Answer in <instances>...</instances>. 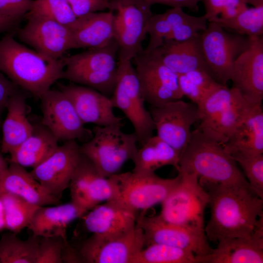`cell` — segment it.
<instances>
[{"mask_svg":"<svg viewBox=\"0 0 263 263\" xmlns=\"http://www.w3.org/2000/svg\"><path fill=\"white\" fill-rule=\"evenodd\" d=\"M178 79L179 87L183 96L187 97L197 106L210 94L193 83L185 74L178 75Z\"/></svg>","mask_w":263,"mask_h":263,"instance_id":"45","label":"cell"},{"mask_svg":"<svg viewBox=\"0 0 263 263\" xmlns=\"http://www.w3.org/2000/svg\"><path fill=\"white\" fill-rule=\"evenodd\" d=\"M33 0H0V14L21 20L30 11Z\"/></svg>","mask_w":263,"mask_h":263,"instance_id":"43","label":"cell"},{"mask_svg":"<svg viewBox=\"0 0 263 263\" xmlns=\"http://www.w3.org/2000/svg\"><path fill=\"white\" fill-rule=\"evenodd\" d=\"M199 41L207 73L219 84L230 80L234 63L247 48L250 38L228 32L214 22H208Z\"/></svg>","mask_w":263,"mask_h":263,"instance_id":"7","label":"cell"},{"mask_svg":"<svg viewBox=\"0 0 263 263\" xmlns=\"http://www.w3.org/2000/svg\"><path fill=\"white\" fill-rule=\"evenodd\" d=\"M87 212L72 201L61 205L40 206L27 228L33 235L38 237H61L67 239L68 225Z\"/></svg>","mask_w":263,"mask_h":263,"instance_id":"21","label":"cell"},{"mask_svg":"<svg viewBox=\"0 0 263 263\" xmlns=\"http://www.w3.org/2000/svg\"><path fill=\"white\" fill-rule=\"evenodd\" d=\"M7 114L2 125L1 152L10 153L32 133L33 126L27 117L25 95L19 91L8 100Z\"/></svg>","mask_w":263,"mask_h":263,"instance_id":"26","label":"cell"},{"mask_svg":"<svg viewBox=\"0 0 263 263\" xmlns=\"http://www.w3.org/2000/svg\"><path fill=\"white\" fill-rule=\"evenodd\" d=\"M116 84L110 98L132 125L140 146L153 136L154 126L132 61H118Z\"/></svg>","mask_w":263,"mask_h":263,"instance_id":"8","label":"cell"},{"mask_svg":"<svg viewBox=\"0 0 263 263\" xmlns=\"http://www.w3.org/2000/svg\"><path fill=\"white\" fill-rule=\"evenodd\" d=\"M40 99L43 114L41 124L58 141H87L92 138L93 131L84 127L72 102L61 91L50 89Z\"/></svg>","mask_w":263,"mask_h":263,"instance_id":"15","label":"cell"},{"mask_svg":"<svg viewBox=\"0 0 263 263\" xmlns=\"http://www.w3.org/2000/svg\"><path fill=\"white\" fill-rule=\"evenodd\" d=\"M20 21L0 14V34L16 29Z\"/></svg>","mask_w":263,"mask_h":263,"instance_id":"50","label":"cell"},{"mask_svg":"<svg viewBox=\"0 0 263 263\" xmlns=\"http://www.w3.org/2000/svg\"><path fill=\"white\" fill-rule=\"evenodd\" d=\"M200 263H263V235L253 232L250 239L223 240Z\"/></svg>","mask_w":263,"mask_h":263,"instance_id":"24","label":"cell"},{"mask_svg":"<svg viewBox=\"0 0 263 263\" xmlns=\"http://www.w3.org/2000/svg\"><path fill=\"white\" fill-rule=\"evenodd\" d=\"M170 31V26L163 13L153 14L147 30V35L149 36V43L144 50L150 52L161 46Z\"/></svg>","mask_w":263,"mask_h":263,"instance_id":"42","label":"cell"},{"mask_svg":"<svg viewBox=\"0 0 263 263\" xmlns=\"http://www.w3.org/2000/svg\"><path fill=\"white\" fill-rule=\"evenodd\" d=\"M208 22L216 19H227L236 16L247 7L245 0H202Z\"/></svg>","mask_w":263,"mask_h":263,"instance_id":"40","label":"cell"},{"mask_svg":"<svg viewBox=\"0 0 263 263\" xmlns=\"http://www.w3.org/2000/svg\"><path fill=\"white\" fill-rule=\"evenodd\" d=\"M247 4H250L253 6H258L263 5V0H245Z\"/></svg>","mask_w":263,"mask_h":263,"instance_id":"53","label":"cell"},{"mask_svg":"<svg viewBox=\"0 0 263 263\" xmlns=\"http://www.w3.org/2000/svg\"><path fill=\"white\" fill-rule=\"evenodd\" d=\"M5 224V229L18 234L29 225L38 206L31 204L17 196L0 192Z\"/></svg>","mask_w":263,"mask_h":263,"instance_id":"32","label":"cell"},{"mask_svg":"<svg viewBox=\"0 0 263 263\" xmlns=\"http://www.w3.org/2000/svg\"><path fill=\"white\" fill-rule=\"evenodd\" d=\"M145 0H111L115 13V39L119 62L132 61L143 50L149 22L153 15Z\"/></svg>","mask_w":263,"mask_h":263,"instance_id":"10","label":"cell"},{"mask_svg":"<svg viewBox=\"0 0 263 263\" xmlns=\"http://www.w3.org/2000/svg\"><path fill=\"white\" fill-rule=\"evenodd\" d=\"M144 247L143 231L136 224L133 229L122 233L92 234L76 247L83 263H131Z\"/></svg>","mask_w":263,"mask_h":263,"instance_id":"11","label":"cell"},{"mask_svg":"<svg viewBox=\"0 0 263 263\" xmlns=\"http://www.w3.org/2000/svg\"><path fill=\"white\" fill-rule=\"evenodd\" d=\"M80 155L76 140L65 141L30 172L48 193L60 200L69 188Z\"/></svg>","mask_w":263,"mask_h":263,"instance_id":"16","label":"cell"},{"mask_svg":"<svg viewBox=\"0 0 263 263\" xmlns=\"http://www.w3.org/2000/svg\"><path fill=\"white\" fill-rule=\"evenodd\" d=\"M180 155L157 135L152 136L138 149L133 160L132 172L145 174L155 173L157 169L168 165L177 170Z\"/></svg>","mask_w":263,"mask_h":263,"instance_id":"28","label":"cell"},{"mask_svg":"<svg viewBox=\"0 0 263 263\" xmlns=\"http://www.w3.org/2000/svg\"><path fill=\"white\" fill-rule=\"evenodd\" d=\"M148 52L152 53L177 75L196 70L207 73L199 36L183 41H167L156 49Z\"/></svg>","mask_w":263,"mask_h":263,"instance_id":"22","label":"cell"},{"mask_svg":"<svg viewBox=\"0 0 263 263\" xmlns=\"http://www.w3.org/2000/svg\"><path fill=\"white\" fill-rule=\"evenodd\" d=\"M39 239L34 235L21 240L13 232L4 233L0 239V263H35Z\"/></svg>","mask_w":263,"mask_h":263,"instance_id":"31","label":"cell"},{"mask_svg":"<svg viewBox=\"0 0 263 263\" xmlns=\"http://www.w3.org/2000/svg\"><path fill=\"white\" fill-rule=\"evenodd\" d=\"M26 24L18 31L21 41L51 60L63 58L65 53L75 49L72 33L68 26L54 20L28 13Z\"/></svg>","mask_w":263,"mask_h":263,"instance_id":"14","label":"cell"},{"mask_svg":"<svg viewBox=\"0 0 263 263\" xmlns=\"http://www.w3.org/2000/svg\"><path fill=\"white\" fill-rule=\"evenodd\" d=\"M113 185L115 199L134 211H145L162 203L178 183V173L174 178H163L155 174L132 171L116 173L110 177Z\"/></svg>","mask_w":263,"mask_h":263,"instance_id":"9","label":"cell"},{"mask_svg":"<svg viewBox=\"0 0 263 263\" xmlns=\"http://www.w3.org/2000/svg\"><path fill=\"white\" fill-rule=\"evenodd\" d=\"M131 263H198L191 251L164 244L148 245L137 253Z\"/></svg>","mask_w":263,"mask_h":263,"instance_id":"34","label":"cell"},{"mask_svg":"<svg viewBox=\"0 0 263 263\" xmlns=\"http://www.w3.org/2000/svg\"><path fill=\"white\" fill-rule=\"evenodd\" d=\"M0 192L9 193L38 206L59 204L24 167L13 163L0 177Z\"/></svg>","mask_w":263,"mask_h":263,"instance_id":"23","label":"cell"},{"mask_svg":"<svg viewBox=\"0 0 263 263\" xmlns=\"http://www.w3.org/2000/svg\"><path fill=\"white\" fill-rule=\"evenodd\" d=\"M63 57L48 59L18 42L12 34L0 39V72L38 98L62 78L65 68Z\"/></svg>","mask_w":263,"mask_h":263,"instance_id":"2","label":"cell"},{"mask_svg":"<svg viewBox=\"0 0 263 263\" xmlns=\"http://www.w3.org/2000/svg\"><path fill=\"white\" fill-rule=\"evenodd\" d=\"M137 216V212L113 200L96 205L81 218L88 232L110 235L133 229L136 226Z\"/></svg>","mask_w":263,"mask_h":263,"instance_id":"19","label":"cell"},{"mask_svg":"<svg viewBox=\"0 0 263 263\" xmlns=\"http://www.w3.org/2000/svg\"><path fill=\"white\" fill-rule=\"evenodd\" d=\"M115 13L111 10L87 14L78 17L68 26L75 49L105 46L115 39Z\"/></svg>","mask_w":263,"mask_h":263,"instance_id":"20","label":"cell"},{"mask_svg":"<svg viewBox=\"0 0 263 263\" xmlns=\"http://www.w3.org/2000/svg\"><path fill=\"white\" fill-rule=\"evenodd\" d=\"M28 13L50 19L67 26L77 18L66 0H33Z\"/></svg>","mask_w":263,"mask_h":263,"instance_id":"37","label":"cell"},{"mask_svg":"<svg viewBox=\"0 0 263 263\" xmlns=\"http://www.w3.org/2000/svg\"><path fill=\"white\" fill-rule=\"evenodd\" d=\"M230 156L242 168L251 189L263 199V154L235 153Z\"/></svg>","mask_w":263,"mask_h":263,"instance_id":"38","label":"cell"},{"mask_svg":"<svg viewBox=\"0 0 263 263\" xmlns=\"http://www.w3.org/2000/svg\"><path fill=\"white\" fill-rule=\"evenodd\" d=\"M193 83L203 90L211 94L222 85L204 70H196L185 74Z\"/></svg>","mask_w":263,"mask_h":263,"instance_id":"46","label":"cell"},{"mask_svg":"<svg viewBox=\"0 0 263 263\" xmlns=\"http://www.w3.org/2000/svg\"><path fill=\"white\" fill-rule=\"evenodd\" d=\"M4 229H5L4 211L2 201L0 198V231Z\"/></svg>","mask_w":263,"mask_h":263,"instance_id":"51","label":"cell"},{"mask_svg":"<svg viewBox=\"0 0 263 263\" xmlns=\"http://www.w3.org/2000/svg\"><path fill=\"white\" fill-rule=\"evenodd\" d=\"M149 111L156 135L181 156L191 137V126L200 120L198 106L179 99L160 107L150 106Z\"/></svg>","mask_w":263,"mask_h":263,"instance_id":"13","label":"cell"},{"mask_svg":"<svg viewBox=\"0 0 263 263\" xmlns=\"http://www.w3.org/2000/svg\"><path fill=\"white\" fill-rule=\"evenodd\" d=\"M95 168L92 162L80 152L69 186L71 201L87 211V188L92 173Z\"/></svg>","mask_w":263,"mask_h":263,"instance_id":"36","label":"cell"},{"mask_svg":"<svg viewBox=\"0 0 263 263\" xmlns=\"http://www.w3.org/2000/svg\"><path fill=\"white\" fill-rule=\"evenodd\" d=\"M123 126H95L92 138L80 146V152L105 177L117 173L127 161H133L137 151L138 143L135 133L124 132Z\"/></svg>","mask_w":263,"mask_h":263,"instance_id":"5","label":"cell"},{"mask_svg":"<svg viewBox=\"0 0 263 263\" xmlns=\"http://www.w3.org/2000/svg\"><path fill=\"white\" fill-rule=\"evenodd\" d=\"M151 6L154 4H161L171 7L187 8L193 12L199 10L198 3L202 0H145Z\"/></svg>","mask_w":263,"mask_h":263,"instance_id":"48","label":"cell"},{"mask_svg":"<svg viewBox=\"0 0 263 263\" xmlns=\"http://www.w3.org/2000/svg\"><path fill=\"white\" fill-rule=\"evenodd\" d=\"M236 88L221 85L198 106L200 124L197 129L207 136L223 144L257 105Z\"/></svg>","mask_w":263,"mask_h":263,"instance_id":"4","label":"cell"},{"mask_svg":"<svg viewBox=\"0 0 263 263\" xmlns=\"http://www.w3.org/2000/svg\"><path fill=\"white\" fill-rule=\"evenodd\" d=\"M196 174L200 183L250 185L235 160L221 144L207 136L197 129L181 155L179 168Z\"/></svg>","mask_w":263,"mask_h":263,"instance_id":"3","label":"cell"},{"mask_svg":"<svg viewBox=\"0 0 263 263\" xmlns=\"http://www.w3.org/2000/svg\"><path fill=\"white\" fill-rule=\"evenodd\" d=\"M59 88L70 99L84 124L92 123L99 126L123 124V118L113 112L110 97L82 85H60Z\"/></svg>","mask_w":263,"mask_h":263,"instance_id":"18","label":"cell"},{"mask_svg":"<svg viewBox=\"0 0 263 263\" xmlns=\"http://www.w3.org/2000/svg\"><path fill=\"white\" fill-rule=\"evenodd\" d=\"M76 18L89 13L109 10L111 0H66Z\"/></svg>","mask_w":263,"mask_h":263,"instance_id":"44","label":"cell"},{"mask_svg":"<svg viewBox=\"0 0 263 263\" xmlns=\"http://www.w3.org/2000/svg\"><path fill=\"white\" fill-rule=\"evenodd\" d=\"M230 80L248 101L262 103L263 36L250 37L249 45L234 63Z\"/></svg>","mask_w":263,"mask_h":263,"instance_id":"17","label":"cell"},{"mask_svg":"<svg viewBox=\"0 0 263 263\" xmlns=\"http://www.w3.org/2000/svg\"><path fill=\"white\" fill-rule=\"evenodd\" d=\"M67 241L61 237H39L35 263H62V251Z\"/></svg>","mask_w":263,"mask_h":263,"instance_id":"41","label":"cell"},{"mask_svg":"<svg viewBox=\"0 0 263 263\" xmlns=\"http://www.w3.org/2000/svg\"><path fill=\"white\" fill-rule=\"evenodd\" d=\"M8 167V166L6 160L0 153V177L6 171Z\"/></svg>","mask_w":263,"mask_h":263,"instance_id":"52","label":"cell"},{"mask_svg":"<svg viewBox=\"0 0 263 263\" xmlns=\"http://www.w3.org/2000/svg\"><path fill=\"white\" fill-rule=\"evenodd\" d=\"M229 155L263 153V112L255 106L222 144Z\"/></svg>","mask_w":263,"mask_h":263,"instance_id":"25","label":"cell"},{"mask_svg":"<svg viewBox=\"0 0 263 263\" xmlns=\"http://www.w3.org/2000/svg\"><path fill=\"white\" fill-rule=\"evenodd\" d=\"M118 46L115 39L100 47L89 48L83 52L64 56L65 69L114 72L118 67Z\"/></svg>","mask_w":263,"mask_h":263,"instance_id":"29","label":"cell"},{"mask_svg":"<svg viewBox=\"0 0 263 263\" xmlns=\"http://www.w3.org/2000/svg\"><path fill=\"white\" fill-rule=\"evenodd\" d=\"M140 82L165 86L183 97L178 84V75L150 52L143 50L132 60Z\"/></svg>","mask_w":263,"mask_h":263,"instance_id":"30","label":"cell"},{"mask_svg":"<svg viewBox=\"0 0 263 263\" xmlns=\"http://www.w3.org/2000/svg\"><path fill=\"white\" fill-rule=\"evenodd\" d=\"M136 225L142 229L145 246L153 244H164L192 252L198 263L213 250L208 243L205 229H194L165 221L159 215L148 216L145 211L137 216Z\"/></svg>","mask_w":263,"mask_h":263,"instance_id":"12","label":"cell"},{"mask_svg":"<svg viewBox=\"0 0 263 263\" xmlns=\"http://www.w3.org/2000/svg\"><path fill=\"white\" fill-rule=\"evenodd\" d=\"M206 191L209 220L204 229L208 241L250 239L263 219V199L251 188L236 185L200 183Z\"/></svg>","mask_w":263,"mask_h":263,"instance_id":"1","label":"cell"},{"mask_svg":"<svg viewBox=\"0 0 263 263\" xmlns=\"http://www.w3.org/2000/svg\"><path fill=\"white\" fill-rule=\"evenodd\" d=\"M177 171L180 180L161 203L159 216L174 225L204 229V213L208 205L207 194L196 174Z\"/></svg>","mask_w":263,"mask_h":263,"instance_id":"6","label":"cell"},{"mask_svg":"<svg viewBox=\"0 0 263 263\" xmlns=\"http://www.w3.org/2000/svg\"></svg>","mask_w":263,"mask_h":263,"instance_id":"54","label":"cell"},{"mask_svg":"<svg viewBox=\"0 0 263 263\" xmlns=\"http://www.w3.org/2000/svg\"><path fill=\"white\" fill-rule=\"evenodd\" d=\"M214 22L225 30L246 37L263 36V5L248 6L234 17Z\"/></svg>","mask_w":263,"mask_h":263,"instance_id":"33","label":"cell"},{"mask_svg":"<svg viewBox=\"0 0 263 263\" xmlns=\"http://www.w3.org/2000/svg\"><path fill=\"white\" fill-rule=\"evenodd\" d=\"M208 22L204 15L196 17L184 12L178 17L165 42L183 41L197 37L206 29Z\"/></svg>","mask_w":263,"mask_h":263,"instance_id":"39","label":"cell"},{"mask_svg":"<svg viewBox=\"0 0 263 263\" xmlns=\"http://www.w3.org/2000/svg\"><path fill=\"white\" fill-rule=\"evenodd\" d=\"M61 260L62 263H83L77 248L72 245L68 241L63 246Z\"/></svg>","mask_w":263,"mask_h":263,"instance_id":"49","label":"cell"},{"mask_svg":"<svg viewBox=\"0 0 263 263\" xmlns=\"http://www.w3.org/2000/svg\"><path fill=\"white\" fill-rule=\"evenodd\" d=\"M58 140L45 126H33L31 134L10 153V163L35 168L57 148Z\"/></svg>","mask_w":263,"mask_h":263,"instance_id":"27","label":"cell"},{"mask_svg":"<svg viewBox=\"0 0 263 263\" xmlns=\"http://www.w3.org/2000/svg\"><path fill=\"white\" fill-rule=\"evenodd\" d=\"M62 78L92 88L111 97L116 84L117 72L108 73L65 69Z\"/></svg>","mask_w":263,"mask_h":263,"instance_id":"35","label":"cell"},{"mask_svg":"<svg viewBox=\"0 0 263 263\" xmlns=\"http://www.w3.org/2000/svg\"><path fill=\"white\" fill-rule=\"evenodd\" d=\"M18 88V86L0 72V113L6 108L9 98L19 91Z\"/></svg>","mask_w":263,"mask_h":263,"instance_id":"47","label":"cell"}]
</instances>
